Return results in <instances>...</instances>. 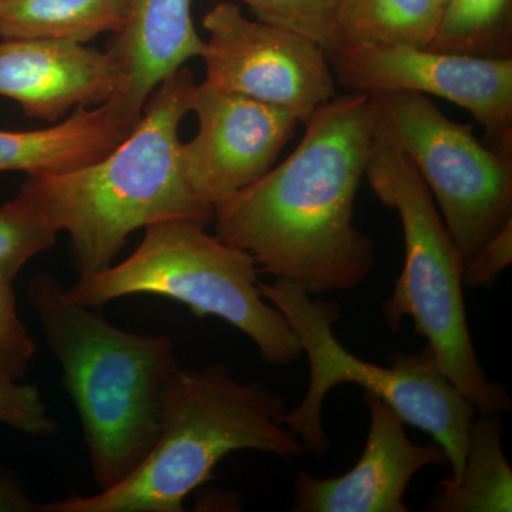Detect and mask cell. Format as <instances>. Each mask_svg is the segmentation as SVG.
I'll use <instances>...</instances> for the list:
<instances>
[{
    "label": "cell",
    "instance_id": "cell-24",
    "mask_svg": "<svg viewBox=\"0 0 512 512\" xmlns=\"http://www.w3.org/2000/svg\"><path fill=\"white\" fill-rule=\"evenodd\" d=\"M512 261V222L501 229L464 269L463 282L467 288L493 286L498 276Z\"/></svg>",
    "mask_w": 512,
    "mask_h": 512
},
{
    "label": "cell",
    "instance_id": "cell-18",
    "mask_svg": "<svg viewBox=\"0 0 512 512\" xmlns=\"http://www.w3.org/2000/svg\"><path fill=\"white\" fill-rule=\"evenodd\" d=\"M443 13L439 0H346L340 15V47H429Z\"/></svg>",
    "mask_w": 512,
    "mask_h": 512
},
{
    "label": "cell",
    "instance_id": "cell-22",
    "mask_svg": "<svg viewBox=\"0 0 512 512\" xmlns=\"http://www.w3.org/2000/svg\"><path fill=\"white\" fill-rule=\"evenodd\" d=\"M35 353L36 343L20 319L13 286L0 281V377L20 382Z\"/></svg>",
    "mask_w": 512,
    "mask_h": 512
},
{
    "label": "cell",
    "instance_id": "cell-26",
    "mask_svg": "<svg viewBox=\"0 0 512 512\" xmlns=\"http://www.w3.org/2000/svg\"><path fill=\"white\" fill-rule=\"evenodd\" d=\"M439 2L441 3V6H443L444 8V5H446L447 0H439Z\"/></svg>",
    "mask_w": 512,
    "mask_h": 512
},
{
    "label": "cell",
    "instance_id": "cell-17",
    "mask_svg": "<svg viewBox=\"0 0 512 512\" xmlns=\"http://www.w3.org/2000/svg\"><path fill=\"white\" fill-rule=\"evenodd\" d=\"M130 0H3L0 39L87 43L126 25Z\"/></svg>",
    "mask_w": 512,
    "mask_h": 512
},
{
    "label": "cell",
    "instance_id": "cell-14",
    "mask_svg": "<svg viewBox=\"0 0 512 512\" xmlns=\"http://www.w3.org/2000/svg\"><path fill=\"white\" fill-rule=\"evenodd\" d=\"M192 0H130L126 25L107 52L119 70V87L107 103L131 126L165 77L194 57L205 40L191 18Z\"/></svg>",
    "mask_w": 512,
    "mask_h": 512
},
{
    "label": "cell",
    "instance_id": "cell-19",
    "mask_svg": "<svg viewBox=\"0 0 512 512\" xmlns=\"http://www.w3.org/2000/svg\"><path fill=\"white\" fill-rule=\"evenodd\" d=\"M429 49L511 59L512 0H447Z\"/></svg>",
    "mask_w": 512,
    "mask_h": 512
},
{
    "label": "cell",
    "instance_id": "cell-8",
    "mask_svg": "<svg viewBox=\"0 0 512 512\" xmlns=\"http://www.w3.org/2000/svg\"><path fill=\"white\" fill-rule=\"evenodd\" d=\"M439 204L464 269L512 222V156L444 116L419 93L373 94Z\"/></svg>",
    "mask_w": 512,
    "mask_h": 512
},
{
    "label": "cell",
    "instance_id": "cell-23",
    "mask_svg": "<svg viewBox=\"0 0 512 512\" xmlns=\"http://www.w3.org/2000/svg\"><path fill=\"white\" fill-rule=\"evenodd\" d=\"M0 424L32 437H52L59 423L52 416L39 387L0 377Z\"/></svg>",
    "mask_w": 512,
    "mask_h": 512
},
{
    "label": "cell",
    "instance_id": "cell-6",
    "mask_svg": "<svg viewBox=\"0 0 512 512\" xmlns=\"http://www.w3.org/2000/svg\"><path fill=\"white\" fill-rule=\"evenodd\" d=\"M259 293L274 305L308 356V392L286 412L284 424L302 441L306 451L325 457L330 441L322 421V407L330 389L343 383L365 387L402 417L404 423L426 431L446 451L450 480H457L466 460L468 436L476 407L448 380L429 345L416 353H393L389 366L366 362L346 350L333 333L338 303L313 299L284 279L259 282Z\"/></svg>",
    "mask_w": 512,
    "mask_h": 512
},
{
    "label": "cell",
    "instance_id": "cell-2",
    "mask_svg": "<svg viewBox=\"0 0 512 512\" xmlns=\"http://www.w3.org/2000/svg\"><path fill=\"white\" fill-rule=\"evenodd\" d=\"M195 86L190 70L181 67L158 84L136 127L106 157L23 184L18 197L69 235L77 282L107 271L138 229L173 220L208 228L214 221V210L188 183L180 140Z\"/></svg>",
    "mask_w": 512,
    "mask_h": 512
},
{
    "label": "cell",
    "instance_id": "cell-15",
    "mask_svg": "<svg viewBox=\"0 0 512 512\" xmlns=\"http://www.w3.org/2000/svg\"><path fill=\"white\" fill-rule=\"evenodd\" d=\"M136 126L109 103L77 107L69 119L30 131L0 130V173L22 171L28 177L72 173L111 153Z\"/></svg>",
    "mask_w": 512,
    "mask_h": 512
},
{
    "label": "cell",
    "instance_id": "cell-16",
    "mask_svg": "<svg viewBox=\"0 0 512 512\" xmlns=\"http://www.w3.org/2000/svg\"><path fill=\"white\" fill-rule=\"evenodd\" d=\"M429 511H512V470L501 446L500 414L474 419L463 471L457 480L441 481Z\"/></svg>",
    "mask_w": 512,
    "mask_h": 512
},
{
    "label": "cell",
    "instance_id": "cell-9",
    "mask_svg": "<svg viewBox=\"0 0 512 512\" xmlns=\"http://www.w3.org/2000/svg\"><path fill=\"white\" fill-rule=\"evenodd\" d=\"M202 26L211 86L289 111L302 124L336 96L328 55L308 37L249 19L231 0L217 3Z\"/></svg>",
    "mask_w": 512,
    "mask_h": 512
},
{
    "label": "cell",
    "instance_id": "cell-25",
    "mask_svg": "<svg viewBox=\"0 0 512 512\" xmlns=\"http://www.w3.org/2000/svg\"><path fill=\"white\" fill-rule=\"evenodd\" d=\"M42 508L15 478L0 471V512H42Z\"/></svg>",
    "mask_w": 512,
    "mask_h": 512
},
{
    "label": "cell",
    "instance_id": "cell-12",
    "mask_svg": "<svg viewBox=\"0 0 512 512\" xmlns=\"http://www.w3.org/2000/svg\"><path fill=\"white\" fill-rule=\"evenodd\" d=\"M363 400L370 426L362 457L345 476L320 480L299 471L293 512H407L403 497L414 474L448 464L436 441H410L402 417L379 396L365 392Z\"/></svg>",
    "mask_w": 512,
    "mask_h": 512
},
{
    "label": "cell",
    "instance_id": "cell-27",
    "mask_svg": "<svg viewBox=\"0 0 512 512\" xmlns=\"http://www.w3.org/2000/svg\"><path fill=\"white\" fill-rule=\"evenodd\" d=\"M0 2H3V0H0Z\"/></svg>",
    "mask_w": 512,
    "mask_h": 512
},
{
    "label": "cell",
    "instance_id": "cell-5",
    "mask_svg": "<svg viewBox=\"0 0 512 512\" xmlns=\"http://www.w3.org/2000/svg\"><path fill=\"white\" fill-rule=\"evenodd\" d=\"M377 107L365 177L377 198L399 214L404 235L403 271L382 306L386 325L397 330L410 316L414 332L427 340L448 380L477 412L510 413L507 390L488 380L474 350L460 255L429 187L394 137L379 101Z\"/></svg>",
    "mask_w": 512,
    "mask_h": 512
},
{
    "label": "cell",
    "instance_id": "cell-11",
    "mask_svg": "<svg viewBox=\"0 0 512 512\" xmlns=\"http://www.w3.org/2000/svg\"><path fill=\"white\" fill-rule=\"evenodd\" d=\"M191 111L198 133L183 144L185 174L214 211L264 177L301 124L289 111L207 82L195 86Z\"/></svg>",
    "mask_w": 512,
    "mask_h": 512
},
{
    "label": "cell",
    "instance_id": "cell-4",
    "mask_svg": "<svg viewBox=\"0 0 512 512\" xmlns=\"http://www.w3.org/2000/svg\"><path fill=\"white\" fill-rule=\"evenodd\" d=\"M281 394L242 383L227 365L178 369L165 387L160 434L140 467L109 490L43 505L42 512H183L192 491L235 451L306 453L284 424Z\"/></svg>",
    "mask_w": 512,
    "mask_h": 512
},
{
    "label": "cell",
    "instance_id": "cell-7",
    "mask_svg": "<svg viewBox=\"0 0 512 512\" xmlns=\"http://www.w3.org/2000/svg\"><path fill=\"white\" fill-rule=\"evenodd\" d=\"M205 229L190 220L150 225L133 254L66 288V295L93 309L126 296H161L183 303L195 316H215L241 330L268 365L296 362L301 343L285 316L259 293L254 259Z\"/></svg>",
    "mask_w": 512,
    "mask_h": 512
},
{
    "label": "cell",
    "instance_id": "cell-10",
    "mask_svg": "<svg viewBox=\"0 0 512 512\" xmlns=\"http://www.w3.org/2000/svg\"><path fill=\"white\" fill-rule=\"evenodd\" d=\"M328 59L336 83L350 92L431 94L463 107L484 127V143L512 156V57L352 45L339 47Z\"/></svg>",
    "mask_w": 512,
    "mask_h": 512
},
{
    "label": "cell",
    "instance_id": "cell-20",
    "mask_svg": "<svg viewBox=\"0 0 512 512\" xmlns=\"http://www.w3.org/2000/svg\"><path fill=\"white\" fill-rule=\"evenodd\" d=\"M248 6L259 22L291 30L318 43L326 55L340 47V15L346 0H231Z\"/></svg>",
    "mask_w": 512,
    "mask_h": 512
},
{
    "label": "cell",
    "instance_id": "cell-1",
    "mask_svg": "<svg viewBox=\"0 0 512 512\" xmlns=\"http://www.w3.org/2000/svg\"><path fill=\"white\" fill-rule=\"evenodd\" d=\"M377 114L372 94L333 97L284 163L214 211L215 237L251 256L259 272L312 296L363 284L375 241L353 220Z\"/></svg>",
    "mask_w": 512,
    "mask_h": 512
},
{
    "label": "cell",
    "instance_id": "cell-21",
    "mask_svg": "<svg viewBox=\"0 0 512 512\" xmlns=\"http://www.w3.org/2000/svg\"><path fill=\"white\" fill-rule=\"evenodd\" d=\"M57 234L22 198L0 205V281L13 284L30 259L55 245Z\"/></svg>",
    "mask_w": 512,
    "mask_h": 512
},
{
    "label": "cell",
    "instance_id": "cell-3",
    "mask_svg": "<svg viewBox=\"0 0 512 512\" xmlns=\"http://www.w3.org/2000/svg\"><path fill=\"white\" fill-rule=\"evenodd\" d=\"M28 295L79 414L94 481L109 490L156 444L165 387L180 369L173 340L111 325L47 274L30 279Z\"/></svg>",
    "mask_w": 512,
    "mask_h": 512
},
{
    "label": "cell",
    "instance_id": "cell-13",
    "mask_svg": "<svg viewBox=\"0 0 512 512\" xmlns=\"http://www.w3.org/2000/svg\"><path fill=\"white\" fill-rule=\"evenodd\" d=\"M109 52L84 43L10 39L0 43V96L18 101L30 119L49 123L73 107L101 106L119 87Z\"/></svg>",
    "mask_w": 512,
    "mask_h": 512
}]
</instances>
